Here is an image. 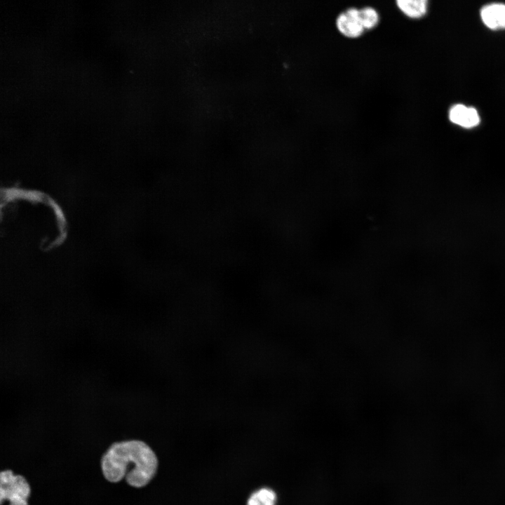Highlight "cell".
<instances>
[{
    "label": "cell",
    "mask_w": 505,
    "mask_h": 505,
    "mask_svg": "<svg viewBox=\"0 0 505 505\" xmlns=\"http://www.w3.org/2000/svg\"><path fill=\"white\" fill-rule=\"evenodd\" d=\"M64 231L62 213L50 198L28 190L6 194L1 207V231L11 249L46 250L61 241Z\"/></svg>",
    "instance_id": "obj_1"
},
{
    "label": "cell",
    "mask_w": 505,
    "mask_h": 505,
    "mask_svg": "<svg viewBox=\"0 0 505 505\" xmlns=\"http://www.w3.org/2000/svg\"><path fill=\"white\" fill-rule=\"evenodd\" d=\"M157 465L154 451L137 440L112 444L101 459L102 473L108 481L118 483L125 478L126 483L135 487L148 484L156 472Z\"/></svg>",
    "instance_id": "obj_2"
},
{
    "label": "cell",
    "mask_w": 505,
    "mask_h": 505,
    "mask_svg": "<svg viewBox=\"0 0 505 505\" xmlns=\"http://www.w3.org/2000/svg\"><path fill=\"white\" fill-rule=\"evenodd\" d=\"M31 489L26 479L20 475H14L11 470L0 474V500H8L9 505H28L27 499Z\"/></svg>",
    "instance_id": "obj_3"
},
{
    "label": "cell",
    "mask_w": 505,
    "mask_h": 505,
    "mask_svg": "<svg viewBox=\"0 0 505 505\" xmlns=\"http://www.w3.org/2000/svg\"><path fill=\"white\" fill-rule=\"evenodd\" d=\"M338 32L349 39H357L365 32L359 17V9L350 7L340 13L335 21Z\"/></svg>",
    "instance_id": "obj_4"
},
{
    "label": "cell",
    "mask_w": 505,
    "mask_h": 505,
    "mask_svg": "<svg viewBox=\"0 0 505 505\" xmlns=\"http://www.w3.org/2000/svg\"><path fill=\"white\" fill-rule=\"evenodd\" d=\"M449 118L453 123L466 128L475 127L480 123V116L477 110L461 104L451 107Z\"/></svg>",
    "instance_id": "obj_5"
},
{
    "label": "cell",
    "mask_w": 505,
    "mask_h": 505,
    "mask_svg": "<svg viewBox=\"0 0 505 505\" xmlns=\"http://www.w3.org/2000/svg\"><path fill=\"white\" fill-rule=\"evenodd\" d=\"M480 18L488 28L497 30L505 28V4L493 3L480 10Z\"/></svg>",
    "instance_id": "obj_6"
},
{
    "label": "cell",
    "mask_w": 505,
    "mask_h": 505,
    "mask_svg": "<svg viewBox=\"0 0 505 505\" xmlns=\"http://www.w3.org/2000/svg\"><path fill=\"white\" fill-rule=\"evenodd\" d=\"M396 4L401 13L412 19L421 18L427 12L426 0H397Z\"/></svg>",
    "instance_id": "obj_7"
},
{
    "label": "cell",
    "mask_w": 505,
    "mask_h": 505,
    "mask_svg": "<svg viewBox=\"0 0 505 505\" xmlns=\"http://www.w3.org/2000/svg\"><path fill=\"white\" fill-rule=\"evenodd\" d=\"M276 494L269 488H262L251 494L247 505H276Z\"/></svg>",
    "instance_id": "obj_8"
},
{
    "label": "cell",
    "mask_w": 505,
    "mask_h": 505,
    "mask_svg": "<svg viewBox=\"0 0 505 505\" xmlns=\"http://www.w3.org/2000/svg\"><path fill=\"white\" fill-rule=\"evenodd\" d=\"M359 17L365 30L375 28L380 20L378 11L372 6H365L359 9Z\"/></svg>",
    "instance_id": "obj_9"
}]
</instances>
